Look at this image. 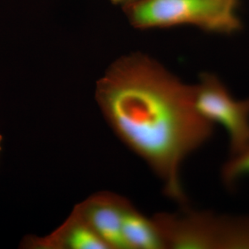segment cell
Here are the masks:
<instances>
[{"label":"cell","mask_w":249,"mask_h":249,"mask_svg":"<svg viewBox=\"0 0 249 249\" xmlns=\"http://www.w3.org/2000/svg\"><path fill=\"white\" fill-rule=\"evenodd\" d=\"M96 98L117 135L146 162L165 196L186 204L183 162L213 134L196 110L195 85L144 54L122 57L98 81Z\"/></svg>","instance_id":"1"},{"label":"cell","mask_w":249,"mask_h":249,"mask_svg":"<svg viewBox=\"0 0 249 249\" xmlns=\"http://www.w3.org/2000/svg\"><path fill=\"white\" fill-rule=\"evenodd\" d=\"M238 0H138L124 6L139 29L191 25L214 34H231L242 27Z\"/></svg>","instance_id":"2"},{"label":"cell","mask_w":249,"mask_h":249,"mask_svg":"<svg viewBox=\"0 0 249 249\" xmlns=\"http://www.w3.org/2000/svg\"><path fill=\"white\" fill-rule=\"evenodd\" d=\"M195 105L204 119L227 130L231 157L249 150V98L236 101L215 75L203 73L195 85Z\"/></svg>","instance_id":"3"},{"label":"cell","mask_w":249,"mask_h":249,"mask_svg":"<svg viewBox=\"0 0 249 249\" xmlns=\"http://www.w3.org/2000/svg\"><path fill=\"white\" fill-rule=\"evenodd\" d=\"M127 206L103 201L88 211L89 225L110 248L127 249L123 235V218Z\"/></svg>","instance_id":"4"},{"label":"cell","mask_w":249,"mask_h":249,"mask_svg":"<svg viewBox=\"0 0 249 249\" xmlns=\"http://www.w3.org/2000/svg\"><path fill=\"white\" fill-rule=\"evenodd\" d=\"M122 231L127 249H165L153 219H147L128 206L123 218Z\"/></svg>","instance_id":"5"},{"label":"cell","mask_w":249,"mask_h":249,"mask_svg":"<svg viewBox=\"0 0 249 249\" xmlns=\"http://www.w3.org/2000/svg\"><path fill=\"white\" fill-rule=\"evenodd\" d=\"M67 244L73 249L110 248L89 225H78L72 228L67 235Z\"/></svg>","instance_id":"6"},{"label":"cell","mask_w":249,"mask_h":249,"mask_svg":"<svg viewBox=\"0 0 249 249\" xmlns=\"http://www.w3.org/2000/svg\"><path fill=\"white\" fill-rule=\"evenodd\" d=\"M249 176V150L232 156L222 170L223 182L229 188H232L237 181Z\"/></svg>","instance_id":"7"},{"label":"cell","mask_w":249,"mask_h":249,"mask_svg":"<svg viewBox=\"0 0 249 249\" xmlns=\"http://www.w3.org/2000/svg\"><path fill=\"white\" fill-rule=\"evenodd\" d=\"M109 1H110L111 4L124 7V6L134 2V1H138V0H109Z\"/></svg>","instance_id":"8"},{"label":"cell","mask_w":249,"mask_h":249,"mask_svg":"<svg viewBox=\"0 0 249 249\" xmlns=\"http://www.w3.org/2000/svg\"><path fill=\"white\" fill-rule=\"evenodd\" d=\"M1 141H2V137H1V134H0V155H1Z\"/></svg>","instance_id":"9"},{"label":"cell","mask_w":249,"mask_h":249,"mask_svg":"<svg viewBox=\"0 0 249 249\" xmlns=\"http://www.w3.org/2000/svg\"><path fill=\"white\" fill-rule=\"evenodd\" d=\"M247 219H248V222H249V217H247Z\"/></svg>","instance_id":"10"}]
</instances>
